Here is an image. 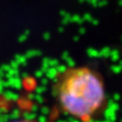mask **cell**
<instances>
[{"instance_id": "1", "label": "cell", "mask_w": 122, "mask_h": 122, "mask_svg": "<svg viewBox=\"0 0 122 122\" xmlns=\"http://www.w3.org/2000/svg\"><path fill=\"white\" fill-rule=\"evenodd\" d=\"M53 92L61 109L82 122L92 120L106 101L103 80L89 67H71L57 76Z\"/></svg>"}, {"instance_id": "2", "label": "cell", "mask_w": 122, "mask_h": 122, "mask_svg": "<svg viewBox=\"0 0 122 122\" xmlns=\"http://www.w3.org/2000/svg\"><path fill=\"white\" fill-rule=\"evenodd\" d=\"M10 122H36L35 120H31V119H16V120H13Z\"/></svg>"}]
</instances>
